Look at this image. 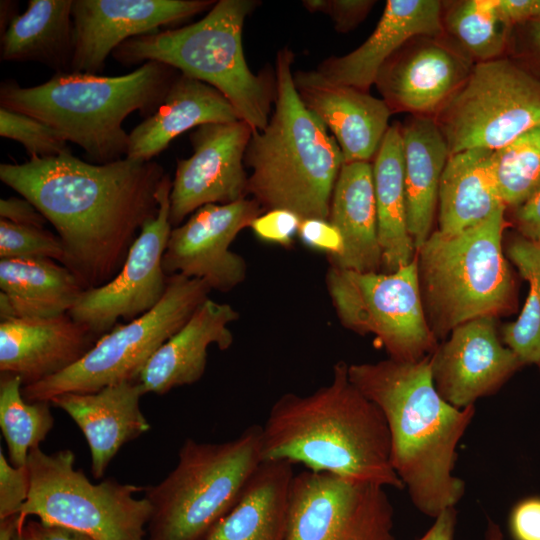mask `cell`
Wrapping results in <instances>:
<instances>
[{"instance_id":"cell-1","label":"cell","mask_w":540,"mask_h":540,"mask_svg":"<svg viewBox=\"0 0 540 540\" xmlns=\"http://www.w3.org/2000/svg\"><path fill=\"white\" fill-rule=\"evenodd\" d=\"M165 175L152 160L94 164L71 153L0 165V180L54 226L65 251L62 264L85 289L119 273L138 231L158 213Z\"/></svg>"},{"instance_id":"cell-2","label":"cell","mask_w":540,"mask_h":540,"mask_svg":"<svg viewBox=\"0 0 540 540\" xmlns=\"http://www.w3.org/2000/svg\"><path fill=\"white\" fill-rule=\"evenodd\" d=\"M348 376L382 411L392 466L413 505L433 518L455 507L465 493L464 481L453 474L456 449L475 415L474 405L458 409L439 395L429 355L350 364Z\"/></svg>"},{"instance_id":"cell-3","label":"cell","mask_w":540,"mask_h":540,"mask_svg":"<svg viewBox=\"0 0 540 540\" xmlns=\"http://www.w3.org/2000/svg\"><path fill=\"white\" fill-rule=\"evenodd\" d=\"M263 461L302 464L313 472L402 489L391 461V437L379 407L333 366L329 384L308 395L286 393L261 426Z\"/></svg>"},{"instance_id":"cell-4","label":"cell","mask_w":540,"mask_h":540,"mask_svg":"<svg viewBox=\"0 0 540 540\" xmlns=\"http://www.w3.org/2000/svg\"><path fill=\"white\" fill-rule=\"evenodd\" d=\"M179 74L168 65L149 61L120 76L55 73L33 87H21L10 79L0 85V107L46 123L81 147L91 163L106 164L127 155L125 118L135 111L151 116Z\"/></svg>"},{"instance_id":"cell-5","label":"cell","mask_w":540,"mask_h":540,"mask_svg":"<svg viewBox=\"0 0 540 540\" xmlns=\"http://www.w3.org/2000/svg\"><path fill=\"white\" fill-rule=\"evenodd\" d=\"M294 54L277 53L274 111L267 126L253 131L244 163L251 169L247 194L268 210L288 209L302 219H328L341 149L301 101L293 79Z\"/></svg>"},{"instance_id":"cell-6","label":"cell","mask_w":540,"mask_h":540,"mask_svg":"<svg viewBox=\"0 0 540 540\" xmlns=\"http://www.w3.org/2000/svg\"><path fill=\"white\" fill-rule=\"evenodd\" d=\"M256 3L219 0L201 20L128 39L112 56L126 66L163 63L214 87L232 104L240 120L253 131H261L271 117L275 83L268 75L252 73L244 57L242 29Z\"/></svg>"},{"instance_id":"cell-7","label":"cell","mask_w":540,"mask_h":540,"mask_svg":"<svg viewBox=\"0 0 540 540\" xmlns=\"http://www.w3.org/2000/svg\"><path fill=\"white\" fill-rule=\"evenodd\" d=\"M505 210L457 235L433 231L416 251L423 310L438 341L466 321L516 311V281L502 245Z\"/></svg>"},{"instance_id":"cell-8","label":"cell","mask_w":540,"mask_h":540,"mask_svg":"<svg viewBox=\"0 0 540 540\" xmlns=\"http://www.w3.org/2000/svg\"><path fill=\"white\" fill-rule=\"evenodd\" d=\"M262 461L259 425L222 443L187 438L174 469L144 488L152 506L146 540H206Z\"/></svg>"},{"instance_id":"cell-9","label":"cell","mask_w":540,"mask_h":540,"mask_svg":"<svg viewBox=\"0 0 540 540\" xmlns=\"http://www.w3.org/2000/svg\"><path fill=\"white\" fill-rule=\"evenodd\" d=\"M70 449L29 452L28 497L20 509L21 524L28 516L82 531L95 540H146L152 506L136 485L106 479L92 483L74 467Z\"/></svg>"},{"instance_id":"cell-10","label":"cell","mask_w":540,"mask_h":540,"mask_svg":"<svg viewBox=\"0 0 540 540\" xmlns=\"http://www.w3.org/2000/svg\"><path fill=\"white\" fill-rule=\"evenodd\" d=\"M210 290L200 279L168 276L166 292L153 309L126 324H117L71 367L23 386L24 399L50 401L63 393L96 392L138 380L153 354L184 326Z\"/></svg>"},{"instance_id":"cell-11","label":"cell","mask_w":540,"mask_h":540,"mask_svg":"<svg viewBox=\"0 0 540 540\" xmlns=\"http://www.w3.org/2000/svg\"><path fill=\"white\" fill-rule=\"evenodd\" d=\"M433 119L450 155L497 150L540 126V76L513 56L475 63Z\"/></svg>"},{"instance_id":"cell-12","label":"cell","mask_w":540,"mask_h":540,"mask_svg":"<svg viewBox=\"0 0 540 540\" xmlns=\"http://www.w3.org/2000/svg\"><path fill=\"white\" fill-rule=\"evenodd\" d=\"M326 285L342 325L358 334L375 335L389 358L417 361L438 346L423 310L416 255L391 273L331 265Z\"/></svg>"},{"instance_id":"cell-13","label":"cell","mask_w":540,"mask_h":540,"mask_svg":"<svg viewBox=\"0 0 540 540\" xmlns=\"http://www.w3.org/2000/svg\"><path fill=\"white\" fill-rule=\"evenodd\" d=\"M385 487L329 473L294 475L284 540H395Z\"/></svg>"},{"instance_id":"cell-14","label":"cell","mask_w":540,"mask_h":540,"mask_svg":"<svg viewBox=\"0 0 540 540\" xmlns=\"http://www.w3.org/2000/svg\"><path fill=\"white\" fill-rule=\"evenodd\" d=\"M172 180L166 174L157 199V215L141 228L119 273L103 286L85 289L68 312L100 338L119 318L130 322L153 309L164 296L168 276L162 266L172 226L169 220Z\"/></svg>"},{"instance_id":"cell-15","label":"cell","mask_w":540,"mask_h":540,"mask_svg":"<svg viewBox=\"0 0 540 540\" xmlns=\"http://www.w3.org/2000/svg\"><path fill=\"white\" fill-rule=\"evenodd\" d=\"M260 210L255 199L246 198L197 209L170 232L162 259L165 274L200 279L222 292L239 285L246 278L247 265L230 245Z\"/></svg>"},{"instance_id":"cell-16","label":"cell","mask_w":540,"mask_h":540,"mask_svg":"<svg viewBox=\"0 0 540 540\" xmlns=\"http://www.w3.org/2000/svg\"><path fill=\"white\" fill-rule=\"evenodd\" d=\"M252 132L243 120L207 123L193 129V154L177 160L172 181V228L204 205L228 204L245 198L248 176L244 158Z\"/></svg>"},{"instance_id":"cell-17","label":"cell","mask_w":540,"mask_h":540,"mask_svg":"<svg viewBox=\"0 0 540 540\" xmlns=\"http://www.w3.org/2000/svg\"><path fill=\"white\" fill-rule=\"evenodd\" d=\"M429 357L437 392L458 409L472 406L479 398L496 393L525 366L502 343L497 318L492 316L460 324Z\"/></svg>"},{"instance_id":"cell-18","label":"cell","mask_w":540,"mask_h":540,"mask_svg":"<svg viewBox=\"0 0 540 540\" xmlns=\"http://www.w3.org/2000/svg\"><path fill=\"white\" fill-rule=\"evenodd\" d=\"M474 64L446 36H418L384 63L375 84L392 113L433 118Z\"/></svg>"},{"instance_id":"cell-19","label":"cell","mask_w":540,"mask_h":540,"mask_svg":"<svg viewBox=\"0 0 540 540\" xmlns=\"http://www.w3.org/2000/svg\"><path fill=\"white\" fill-rule=\"evenodd\" d=\"M215 4L211 0H73L71 72L98 74L107 57L128 39L158 32Z\"/></svg>"},{"instance_id":"cell-20","label":"cell","mask_w":540,"mask_h":540,"mask_svg":"<svg viewBox=\"0 0 540 540\" xmlns=\"http://www.w3.org/2000/svg\"><path fill=\"white\" fill-rule=\"evenodd\" d=\"M293 79L305 107L338 143L344 163L369 162L375 157L392 114L383 99L333 82L317 70L297 71Z\"/></svg>"},{"instance_id":"cell-21","label":"cell","mask_w":540,"mask_h":540,"mask_svg":"<svg viewBox=\"0 0 540 540\" xmlns=\"http://www.w3.org/2000/svg\"><path fill=\"white\" fill-rule=\"evenodd\" d=\"M99 340L69 313L0 322V372L21 377L23 386L71 367Z\"/></svg>"},{"instance_id":"cell-22","label":"cell","mask_w":540,"mask_h":540,"mask_svg":"<svg viewBox=\"0 0 540 540\" xmlns=\"http://www.w3.org/2000/svg\"><path fill=\"white\" fill-rule=\"evenodd\" d=\"M145 394L139 380L124 381L96 392L60 394L51 405L65 411L82 431L90 450L91 472L101 479L122 446L151 426L140 408Z\"/></svg>"},{"instance_id":"cell-23","label":"cell","mask_w":540,"mask_h":540,"mask_svg":"<svg viewBox=\"0 0 540 540\" xmlns=\"http://www.w3.org/2000/svg\"><path fill=\"white\" fill-rule=\"evenodd\" d=\"M444 35L442 1L388 0L379 22L357 49L323 61L318 72L333 82L369 92L384 63L418 36Z\"/></svg>"},{"instance_id":"cell-24","label":"cell","mask_w":540,"mask_h":540,"mask_svg":"<svg viewBox=\"0 0 540 540\" xmlns=\"http://www.w3.org/2000/svg\"><path fill=\"white\" fill-rule=\"evenodd\" d=\"M238 316L231 305L207 298L145 365L138 379L145 394L163 395L199 381L206 370L209 346L227 350L232 345L228 325Z\"/></svg>"},{"instance_id":"cell-25","label":"cell","mask_w":540,"mask_h":540,"mask_svg":"<svg viewBox=\"0 0 540 540\" xmlns=\"http://www.w3.org/2000/svg\"><path fill=\"white\" fill-rule=\"evenodd\" d=\"M237 120L236 110L221 92L180 73L157 110L129 133L126 157L151 161L190 129Z\"/></svg>"},{"instance_id":"cell-26","label":"cell","mask_w":540,"mask_h":540,"mask_svg":"<svg viewBox=\"0 0 540 540\" xmlns=\"http://www.w3.org/2000/svg\"><path fill=\"white\" fill-rule=\"evenodd\" d=\"M328 220L343 239V252L329 259L331 265L357 272H379L382 254L370 162L342 165L333 189Z\"/></svg>"},{"instance_id":"cell-27","label":"cell","mask_w":540,"mask_h":540,"mask_svg":"<svg viewBox=\"0 0 540 540\" xmlns=\"http://www.w3.org/2000/svg\"><path fill=\"white\" fill-rule=\"evenodd\" d=\"M493 151L474 148L449 156L438 193V231L442 234L462 233L506 208L494 173Z\"/></svg>"},{"instance_id":"cell-28","label":"cell","mask_w":540,"mask_h":540,"mask_svg":"<svg viewBox=\"0 0 540 540\" xmlns=\"http://www.w3.org/2000/svg\"><path fill=\"white\" fill-rule=\"evenodd\" d=\"M401 128L407 225L417 251L433 232L440 180L450 153L432 117L412 116Z\"/></svg>"},{"instance_id":"cell-29","label":"cell","mask_w":540,"mask_h":540,"mask_svg":"<svg viewBox=\"0 0 540 540\" xmlns=\"http://www.w3.org/2000/svg\"><path fill=\"white\" fill-rule=\"evenodd\" d=\"M293 465L262 461L206 540H284Z\"/></svg>"},{"instance_id":"cell-30","label":"cell","mask_w":540,"mask_h":540,"mask_svg":"<svg viewBox=\"0 0 540 540\" xmlns=\"http://www.w3.org/2000/svg\"><path fill=\"white\" fill-rule=\"evenodd\" d=\"M73 0H29L1 34V60L38 62L71 72L74 55Z\"/></svg>"},{"instance_id":"cell-31","label":"cell","mask_w":540,"mask_h":540,"mask_svg":"<svg viewBox=\"0 0 540 540\" xmlns=\"http://www.w3.org/2000/svg\"><path fill=\"white\" fill-rule=\"evenodd\" d=\"M372 166L382 267L391 273L411 263L416 255L407 225L402 128L398 123L389 126Z\"/></svg>"},{"instance_id":"cell-32","label":"cell","mask_w":540,"mask_h":540,"mask_svg":"<svg viewBox=\"0 0 540 540\" xmlns=\"http://www.w3.org/2000/svg\"><path fill=\"white\" fill-rule=\"evenodd\" d=\"M0 289L14 319L68 313L85 290L70 269L48 258L0 259Z\"/></svg>"},{"instance_id":"cell-33","label":"cell","mask_w":540,"mask_h":540,"mask_svg":"<svg viewBox=\"0 0 540 540\" xmlns=\"http://www.w3.org/2000/svg\"><path fill=\"white\" fill-rule=\"evenodd\" d=\"M444 36L474 63L505 56L512 30L500 16L497 0L442 1Z\"/></svg>"},{"instance_id":"cell-34","label":"cell","mask_w":540,"mask_h":540,"mask_svg":"<svg viewBox=\"0 0 540 540\" xmlns=\"http://www.w3.org/2000/svg\"><path fill=\"white\" fill-rule=\"evenodd\" d=\"M507 258L528 282V295L518 318L500 328L502 343L524 365H540V243L520 234L508 239Z\"/></svg>"},{"instance_id":"cell-35","label":"cell","mask_w":540,"mask_h":540,"mask_svg":"<svg viewBox=\"0 0 540 540\" xmlns=\"http://www.w3.org/2000/svg\"><path fill=\"white\" fill-rule=\"evenodd\" d=\"M22 385L20 376L1 373L0 428L15 467L27 466L30 450L39 447L54 426L51 402L26 401Z\"/></svg>"},{"instance_id":"cell-36","label":"cell","mask_w":540,"mask_h":540,"mask_svg":"<svg viewBox=\"0 0 540 540\" xmlns=\"http://www.w3.org/2000/svg\"><path fill=\"white\" fill-rule=\"evenodd\" d=\"M493 168L504 205L514 209L540 190V126L493 151Z\"/></svg>"},{"instance_id":"cell-37","label":"cell","mask_w":540,"mask_h":540,"mask_svg":"<svg viewBox=\"0 0 540 540\" xmlns=\"http://www.w3.org/2000/svg\"><path fill=\"white\" fill-rule=\"evenodd\" d=\"M0 135L23 145L30 159L47 158L71 153L67 140L46 123L0 107Z\"/></svg>"},{"instance_id":"cell-38","label":"cell","mask_w":540,"mask_h":540,"mask_svg":"<svg viewBox=\"0 0 540 540\" xmlns=\"http://www.w3.org/2000/svg\"><path fill=\"white\" fill-rule=\"evenodd\" d=\"M48 258L63 263L65 251L58 235L30 225L0 220V259Z\"/></svg>"},{"instance_id":"cell-39","label":"cell","mask_w":540,"mask_h":540,"mask_svg":"<svg viewBox=\"0 0 540 540\" xmlns=\"http://www.w3.org/2000/svg\"><path fill=\"white\" fill-rule=\"evenodd\" d=\"M29 489L27 466H13L0 449V520L19 515Z\"/></svg>"},{"instance_id":"cell-40","label":"cell","mask_w":540,"mask_h":540,"mask_svg":"<svg viewBox=\"0 0 540 540\" xmlns=\"http://www.w3.org/2000/svg\"><path fill=\"white\" fill-rule=\"evenodd\" d=\"M302 218L288 209H271L260 214L250 224L253 233L261 240L289 246L292 244Z\"/></svg>"},{"instance_id":"cell-41","label":"cell","mask_w":540,"mask_h":540,"mask_svg":"<svg viewBox=\"0 0 540 540\" xmlns=\"http://www.w3.org/2000/svg\"><path fill=\"white\" fill-rule=\"evenodd\" d=\"M303 5L310 12L328 14L339 32H348L363 21L374 4L372 0H305Z\"/></svg>"},{"instance_id":"cell-42","label":"cell","mask_w":540,"mask_h":540,"mask_svg":"<svg viewBox=\"0 0 540 540\" xmlns=\"http://www.w3.org/2000/svg\"><path fill=\"white\" fill-rule=\"evenodd\" d=\"M298 236L306 246L327 253L329 259L337 258L343 252L341 234L328 219H302Z\"/></svg>"},{"instance_id":"cell-43","label":"cell","mask_w":540,"mask_h":540,"mask_svg":"<svg viewBox=\"0 0 540 540\" xmlns=\"http://www.w3.org/2000/svg\"><path fill=\"white\" fill-rule=\"evenodd\" d=\"M509 49L540 76V18L532 19L512 30Z\"/></svg>"},{"instance_id":"cell-44","label":"cell","mask_w":540,"mask_h":540,"mask_svg":"<svg viewBox=\"0 0 540 540\" xmlns=\"http://www.w3.org/2000/svg\"><path fill=\"white\" fill-rule=\"evenodd\" d=\"M514 540H540V496H531L514 505L509 516Z\"/></svg>"},{"instance_id":"cell-45","label":"cell","mask_w":540,"mask_h":540,"mask_svg":"<svg viewBox=\"0 0 540 540\" xmlns=\"http://www.w3.org/2000/svg\"><path fill=\"white\" fill-rule=\"evenodd\" d=\"M19 531L29 540H95L82 531L41 520H28Z\"/></svg>"},{"instance_id":"cell-46","label":"cell","mask_w":540,"mask_h":540,"mask_svg":"<svg viewBox=\"0 0 540 540\" xmlns=\"http://www.w3.org/2000/svg\"><path fill=\"white\" fill-rule=\"evenodd\" d=\"M0 217L3 220L36 227H44L48 222L43 214L24 197H9L0 200Z\"/></svg>"},{"instance_id":"cell-47","label":"cell","mask_w":540,"mask_h":540,"mask_svg":"<svg viewBox=\"0 0 540 540\" xmlns=\"http://www.w3.org/2000/svg\"><path fill=\"white\" fill-rule=\"evenodd\" d=\"M457 522L455 507L441 512L429 530L418 540H453ZM486 540H503V535L498 525L489 521Z\"/></svg>"},{"instance_id":"cell-48","label":"cell","mask_w":540,"mask_h":540,"mask_svg":"<svg viewBox=\"0 0 540 540\" xmlns=\"http://www.w3.org/2000/svg\"><path fill=\"white\" fill-rule=\"evenodd\" d=\"M514 224L521 236L540 243V190L515 209Z\"/></svg>"},{"instance_id":"cell-49","label":"cell","mask_w":540,"mask_h":540,"mask_svg":"<svg viewBox=\"0 0 540 540\" xmlns=\"http://www.w3.org/2000/svg\"><path fill=\"white\" fill-rule=\"evenodd\" d=\"M497 7L511 29L534 19L535 0H497Z\"/></svg>"},{"instance_id":"cell-50","label":"cell","mask_w":540,"mask_h":540,"mask_svg":"<svg viewBox=\"0 0 540 540\" xmlns=\"http://www.w3.org/2000/svg\"><path fill=\"white\" fill-rule=\"evenodd\" d=\"M20 526L19 515L0 520V540H12Z\"/></svg>"},{"instance_id":"cell-51","label":"cell","mask_w":540,"mask_h":540,"mask_svg":"<svg viewBox=\"0 0 540 540\" xmlns=\"http://www.w3.org/2000/svg\"><path fill=\"white\" fill-rule=\"evenodd\" d=\"M16 2L1 1V34L5 32L12 19L18 15Z\"/></svg>"},{"instance_id":"cell-52","label":"cell","mask_w":540,"mask_h":540,"mask_svg":"<svg viewBox=\"0 0 540 540\" xmlns=\"http://www.w3.org/2000/svg\"><path fill=\"white\" fill-rule=\"evenodd\" d=\"M540 18V0H535L534 19Z\"/></svg>"},{"instance_id":"cell-53","label":"cell","mask_w":540,"mask_h":540,"mask_svg":"<svg viewBox=\"0 0 540 540\" xmlns=\"http://www.w3.org/2000/svg\"><path fill=\"white\" fill-rule=\"evenodd\" d=\"M12 540H29V539H27L26 537H24V536L21 534V532L19 531V528H18V530H17L16 533L14 534Z\"/></svg>"},{"instance_id":"cell-54","label":"cell","mask_w":540,"mask_h":540,"mask_svg":"<svg viewBox=\"0 0 540 540\" xmlns=\"http://www.w3.org/2000/svg\"><path fill=\"white\" fill-rule=\"evenodd\" d=\"M538 367H539V369H540V365H539Z\"/></svg>"}]
</instances>
